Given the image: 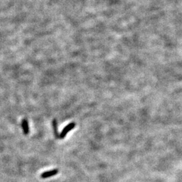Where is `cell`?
<instances>
[{
	"mask_svg": "<svg viewBox=\"0 0 182 182\" xmlns=\"http://www.w3.org/2000/svg\"><path fill=\"white\" fill-rule=\"evenodd\" d=\"M22 127L23 130V132L25 135H27L29 133V127H28V123L26 119H23L22 121Z\"/></svg>",
	"mask_w": 182,
	"mask_h": 182,
	"instance_id": "cell-3",
	"label": "cell"
},
{
	"mask_svg": "<svg viewBox=\"0 0 182 182\" xmlns=\"http://www.w3.org/2000/svg\"><path fill=\"white\" fill-rule=\"evenodd\" d=\"M53 130H54V134L57 138H59V134H58L57 132V121L56 119L53 120Z\"/></svg>",
	"mask_w": 182,
	"mask_h": 182,
	"instance_id": "cell-4",
	"label": "cell"
},
{
	"mask_svg": "<svg viewBox=\"0 0 182 182\" xmlns=\"http://www.w3.org/2000/svg\"><path fill=\"white\" fill-rule=\"evenodd\" d=\"M58 169H53L51 171H46L43 173L41 175V178L45 179V178H48V177H51L52 176H54V175H57L58 173Z\"/></svg>",
	"mask_w": 182,
	"mask_h": 182,
	"instance_id": "cell-2",
	"label": "cell"
},
{
	"mask_svg": "<svg viewBox=\"0 0 182 182\" xmlns=\"http://www.w3.org/2000/svg\"><path fill=\"white\" fill-rule=\"evenodd\" d=\"M75 126H76V124H75L74 122H72V123L69 124L68 125H67V126L63 129V130H62V132H61V134H59V138H61V139L64 138L65 137V136L67 135V134L69 132L71 131L72 130H73V129L74 128Z\"/></svg>",
	"mask_w": 182,
	"mask_h": 182,
	"instance_id": "cell-1",
	"label": "cell"
}]
</instances>
